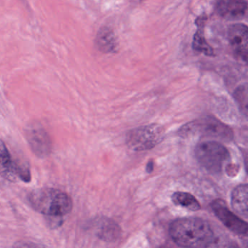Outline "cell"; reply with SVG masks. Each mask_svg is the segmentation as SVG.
Masks as SVG:
<instances>
[{"instance_id": "18", "label": "cell", "mask_w": 248, "mask_h": 248, "mask_svg": "<svg viewBox=\"0 0 248 248\" xmlns=\"http://www.w3.org/2000/svg\"><path fill=\"white\" fill-rule=\"evenodd\" d=\"M226 172L229 174V176H235L238 172V167L233 164H230L227 165Z\"/></svg>"}, {"instance_id": "4", "label": "cell", "mask_w": 248, "mask_h": 248, "mask_svg": "<svg viewBox=\"0 0 248 248\" xmlns=\"http://www.w3.org/2000/svg\"><path fill=\"white\" fill-rule=\"evenodd\" d=\"M195 155L200 165L207 172L213 174L221 172L225 164L230 159L228 149L215 140L199 143L196 146Z\"/></svg>"}, {"instance_id": "10", "label": "cell", "mask_w": 248, "mask_h": 248, "mask_svg": "<svg viewBox=\"0 0 248 248\" xmlns=\"http://www.w3.org/2000/svg\"><path fill=\"white\" fill-rule=\"evenodd\" d=\"M216 8L223 18L236 20L245 16L248 4L245 0H217Z\"/></svg>"}, {"instance_id": "17", "label": "cell", "mask_w": 248, "mask_h": 248, "mask_svg": "<svg viewBox=\"0 0 248 248\" xmlns=\"http://www.w3.org/2000/svg\"><path fill=\"white\" fill-rule=\"evenodd\" d=\"M46 223L50 229H56L63 225L64 220L62 216H45Z\"/></svg>"}, {"instance_id": "2", "label": "cell", "mask_w": 248, "mask_h": 248, "mask_svg": "<svg viewBox=\"0 0 248 248\" xmlns=\"http://www.w3.org/2000/svg\"><path fill=\"white\" fill-rule=\"evenodd\" d=\"M33 209L44 216H62L69 214L73 208L72 197L60 189L41 188L33 190L28 196Z\"/></svg>"}, {"instance_id": "16", "label": "cell", "mask_w": 248, "mask_h": 248, "mask_svg": "<svg viewBox=\"0 0 248 248\" xmlns=\"http://www.w3.org/2000/svg\"><path fill=\"white\" fill-rule=\"evenodd\" d=\"M234 98L240 108L241 111L245 115L248 113V88L246 85L240 87L236 90Z\"/></svg>"}, {"instance_id": "5", "label": "cell", "mask_w": 248, "mask_h": 248, "mask_svg": "<svg viewBox=\"0 0 248 248\" xmlns=\"http://www.w3.org/2000/svg\"><path fill=\"white\" fill-rule=\"evenodd\" d=\"M165 128L160 124L140 126L127 133L126 143L136 152L149 150L160 143L165 139Z\"/></svg>"}, {"instance_id": "14", "label": "cell", "mask_w": 248, "mask_h": 248, "mask_svg": "<svg viewBox=\"0 0 248 248\" xmlns=\"http://www.w3.org/2000/svg\"><path fill=\"white\" fill-rule=\"evenodd\" d=\"M97 235L107 242H114L120 236V228L111 219H101L97 226Z\"/></svg>"}, {"instance_id": "15", "label": "cell", "mask_w": 248, "mask_h": 248, "mask_svg": "<svg viewBox=\"0 0 248 248\" xmlns=\"http://www.w3.org/2000/svg\"><path fill=\"white\" fill-rule=\"evenodd\" d=\"M172 200L176 205L188 209L191 211H198L201 209V204L198 200L189 193L177 191L172 194Z\"/></svg>"}, {"instance_id": "3", "label": "cell", "mask_w": 248, "mask_h": 248, "mask_svg": "<svg viewBox=\"0 0 248 248\" xmlns=\"http://www.w3.org/2000/svg\"><path fill=\"white\" fill-rule=\"evenodd\" d=\"M178 135L183 138L196 135L226 142L231 141L233 138V130L212 116H207L184 124L178 130Z\"/></svg>"}, {"instance_id": "13", "label": "cell", "mask_w": 248, "mask_h": 248, "mask_svg": "<svg viewBox=\"0 0 248 248\" xmlns=\"http://www.w3.org/2000/svg\"><path fill=\"white\" fill-rule=\"evenodd\" d=\"M96 44L102 53H114L118 48L117 38L112 30L108 27H103L98 31L96 37Z\"/></svg>"}, {"instance_id": "1", "label": "cell", "mask_w": 248, "mask_h": 248, "mask_svg": "<svg viewBox=\"0 0 248 248\" xmlns=\"http://www.w3.org/2000/svg\"><path fill=\"white\" fill-rule=\"evenodd\" d=\"M171 238L183 248H209L216 238L210 225L199 217H184L172 222L169 228Z\"/></svg>"}, {"instance_id": "7", "label": "cell", "mask_w": 248, "mask_h": 248, "mask_svg": "<svg viewBox=\"0 0 248 248\" xmlns=\"http://www.w3.org/2000/svg\"><path fill=\"white\" fill-rule=\"evenodd\" d=\"M26 137L33 153L40 159L51 154L53 143L46 129L37 123H31L26 129Z\"/></svg>"}, {"instance_id": "11", "label": "cell", "mask_w": 248, "mask_h": 248, "mask_svg": "<svg viewBox=\"0 0 248 248\" xmlns=\"http://www.w3.org/2000/svg\"><path fill=\"white\" fill-rule=\"evenodd\" d=\"M248 184H241L232 193V205L233 210L239 216L248 218Z\"/></svg>"}, {"instance_id": "9", "label": "cell", "mask_w": 248, "mask_h": 248, "mask_svg": "<svg viewBox=\"0 0 248 248\" xmlns=\"http://www.w3.org/2000/svg\"><path fill=\"white\" fill-rule=\"evenodd\" d=\"M228 38L235 54L246 62L248 53V30L247 26L242 24L231 26L228 31Z\"/></svg>"}, {"instance_id": "8", "label": "cell", "mask_w": 248, "mask_h": 248, "mask_svg": "<svg viewBox=\"0 0 248 248\" xmlns=\"http://www.w3.org/2000/svg\"><path fill=\"white\" fill-rule=\"evenodd\" d=\"M211 207L216 217L231 232L239 236H247L248 223L231 212L223 200L220 199L215 200Z\"/></svg>"}, {"instance_id": "12", "label": "cell", "mask_w": 248, "mask_h": 248, "mask_svg": "<svg viewBox=\"0 0 248 248\" xmlns=\"http://www.w3.org/2000/svg\"><path fill=\"white\" fill-rule=\"evenodd\" d=\"M206 20H207V17L205 16H201L196 21L198 30L194 34L192 47L195 51L204 53L207 56H213L214 52L213 48L204 38V27Z\"/></svg>"}, {"instance_id": "6", "label": "cell", "mask_w": 248, "mask_h": 248, "mask_svg": "<svg viewBox=\"0 0 248 248\" xmlns=\"http://www.w3.org/2000/svg\"><path fill=\"white\" fill-rule=\"evenodd\" d=\"M0 175L10 182L31 181V172L28 165L14 160L3 140H0Z\"/></svg>"}, {"instance_id": "19", "label": "cell", "mask_w": 248, "mask_h": 248, "mask_svg": "<svg viewBox=\"0 0 248 248\" xmlns=\"http://www.w3.org/2000/svg\"><path fill=\"white\" fill-rule=\"evenodd\" d=\"M154 167H155V162H154L153 160H150L149 162H148L147 165H146V171L149 173L152 172L154 170Z\"/></svg>"}]
</instances>
